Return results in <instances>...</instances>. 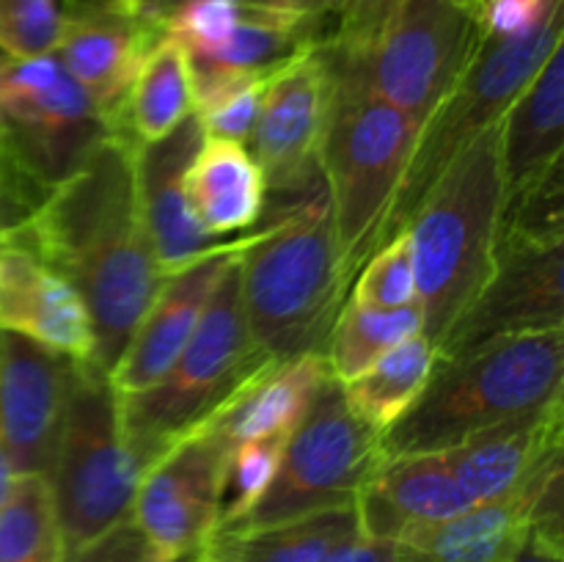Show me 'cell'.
Instances as JSON below:
<instances>
[{
	"label": "cell",
	"instance_id": "60d3db41",
	"mask_svg": "<svg viewBox=\"0 0 564 562\" xmlns=\"http://www.w3.org/2000/svg\"><path fill=\"white\" fill-rule=\"evenodd\" d=\"M510 562H564L562 529L532 523L527 540H523V545L516 551Z\"/></svg>",
	"mask_w": 564,
	"mask_h": 562
},
{
	"label": "cell",
	"instance_id": "44dd1931",
	"mask_svg": "<svg viewBox=\"0 0 564 562\" xmlns=\"http://www.w3.org/2000/svg\"><path fill=\"white\" fill-rule=\"evenodd\" d=\"M0 331L91 361L94 328L80 292L22 248H0Z\"/></svg>",
	"mask_w": 564,
	"mask_h": 562
},
{
	"label": "cell",
	"instance_id": "ab89813d",
	"mask_svg": "<svg viewBox=\"0 0 564 562\" xmlns=\"http://www.w3.org/2000/svg\"><path fill=\"white\" fill-rule=\"evenodd\" d=\"M240 6L262 11V14L281 17V20L314 22L317 25L325 14L339 9V0H240Z\"/></svg>",
	"mask_w": 564,
	"mask_h": 562
},
{
	"label": "cell",
	"instance_id": "4fadbf2b",
	"mask_svg": "<svg viewBox=\"0 0 564 562\" xmlns=\"http://www.w3.org/2000/svg\"><path fill=\"white\" fill-rule=\"evenodd\" d=\"M328 91V66L319 42L268 77L248 143L264 176V207L292 202L323 180L319 143Z\"/></svg>",
	"mask_w": 564,
	"mask_h": 562
},
{
	"label": "cell",
	"instance_id": "f1b7e54d",
	"mask_svg": "<svg viewBox=\"0 0 564 562\" xmlns=\"http://www.w3.org/2000/svg\"><path fill=\"white\" fill-rule=\"evenodd\" d=\"M438 364V347L424 334L391 347L352 380L341 383L347 406L380 435L422 397Z\"/></svg>",
	"mask_w": 564,
	"mask_h": 562
},
{
	"label": "cell",
	"instance_id": "e575fe53",
	"mask_svg": "<svg viewBox=\"0 0 564 562\" xmlns=\"http://www.w3.org/2000/svg\"><path fill=\"white\" fill-rule=\"evenodd\" d=\"M61 28V0H0V53L6 58H39L55 53Z\"/></svg>",
	"mask_w": 564,
	"mask_h": 562
},
{
	"label": "cell",
	"instance_id": "ffe728a7",
	"mask_svg": "<svg viewBox=\"0 0 564 562\" xmlns=\"http://www.w3.org/2000/svg\"><path fill=\"white\" fill-rule=\"evenodd\" d=\"M474 507L441 452L391 455L378 463L356 499L361 534L400 540L411 529L446 521Z\"/></svg>",
	"mask_w": 564,
	"mask_h": 562
},
{
	"label": "cell",
	"instance_id": "d6986e66",
	"mask_svg": "<svg viewBox=\"0 0 564 562\" xmlns=\"http://www.w3.org/2000/svg\"><path fill=\"white\" fill-rule=\"evenodd\" d=\"M562 400L471 435L441 452L474 505L507 499L562 463Z\"/></svg>",
	"mask_w": 564,
	"mask_h": 562
},
{
	"label": "cell",
	"instance_id": "681fc988",
	"mask_svg": "<svg viewBox=\"0 0 564 562\" xmlns=\"http://www.w3.org/2000/svg\"><path fill=\"white\" fill-rule=\"evenodd\" d=\"M3 58H6V55H3V53H0V61H3Z\"/></svg>",
	"mask_w": 564,
	"mask_h": 562
},
{
	"label": "cell",
	"instance_id": "7402d4cb",
	"mask_svg": "<svg viewBox=\"0 0 564 562\" xmlns=\"http://www.w3.org/2000/svg\"><path fill=\"white\" fill-rule=\"evenodd\" d=\"M562 463L551 466L521 494L482 501L446 521L411 529L394 540L397 562H510L527 540L534 505Z\"/></svg>",
	"mask_w": 564,
	"mask_h": 562
},
{
	"label": "cell",
	"instance_id": "2e32d148",
	"mask_svg": "<svg viewBox=\"0 0 564 562\" xmlns=\"http://www.w3.org/2000/svg\"><path fill=\"white\" fill-rule=\"evenodd\" d=\"M77 364L28 336L0 331V439L20 477L53 466Z\"/></svg>",
	"mask_w": 564,
	"mask_h": 562
},
{
	"label": "cell",
	"instance_id": "8fae6325",
	"mask_svg": "<svg viewBox=\"0 0 564 562\" xmlns=\"http://www.w3.org/2000/svg\"><path fill=\"white\" fill-rule=\"evenodd\" d=\"M479 33L477 11L457 0H405L364 53H336L323 39L319 50L330 66L424 127L460 80Z\"/></svg>",
	"mask_w": 564,
	"mask_h": 562
},
{
	"label": "cell",
	"instance_id": "7dc6e473",
	"mask_svg": "<svg viewBox=\"0 0 564 562\" xmlns=\"http://www.w3.org/2000/svg\"><path fill=\"white\" fill-rule=\"evenodd\" d=\"M457 3H463V6H468V9H471V0H457Z\"/></svg>",
	"mask_w": 564,
	"mask_h": 562
},
{
	"label": "cell",
	"instance_id": "52a82bcc",
	"mask_svg": "<svg viewBox=\"0 0 564 562\" xmlns=\"http://www.w3.org/2000/svg\"><path fill=\"white\" fill-rule=\"evenodd\" d=\"M273 361L248 325L235 257L220 273L191 342L169 372L138 395L119 397L127 450L141 474Z\"/></svg>",
	"mask_w": 564,
	"mask_h": 562
},
{
	"label": "cell",
	"instance_id": "4dcf8cb0",
	"mask_svg": "<svg viewBox=\"0 0 564 562\" xmlns=\"http://www.w3.org/2000/svg\"><path fill=\"white\" fill-rule=\"evenodd\" d=\"M61 538L44 474H22L0 507V562H58Z\"/></svg>",
	"mask_w": 564,
	"mask_h": 562
},
{
	"label": "cell",
	"instance_id": "e0dca14e",
	"mask_svg": "<svg viewBox=\"0 0 564 562\" xmlns=\"http://www.w3.org/2000/svg\"><path fill=\"white\" fill-rule=\"evenodd\" d=\"M202 141L204 132L193 110L160 141L135 143L138 209H141L143 229L165 275L209 253L240 251L251 237V231L229 237V240L215 237L193 215L185 196V174Z\"/></svg>",
	"mask_w": 564,
	"mask_h": 562
},
{
	"label": "cell",
	"instance_id": "9c48e42d",
	"mask_svg": "<svg viewBox=\"0 0 564 562\" xmlns=\"http://www.w3.org/2000/svg\"><path fill=\"white\" fill-rule=\"evenodd\" d=\"M44 477L61 554L132 518L141 468L127 450L119 391L94 361L77 364L53 466Z\"/></svg>",
	"mask_w": 564,
	"mask_h": 562
},
{
	"label": "cell",
	"instance_id": "ee69618b",
	"mask_svg": "<svg viewBox=\"0 0 564 562\" xmlns=\"http://www.w3.org/2000/svg\"><path fill=\"white\" fill-rule=\"evenodd\" d=\"M180 3H185V0H147V3L141 6V11H138V14L147 17V20L158 22V25H160V20H163V17L169 14L171 9H176Z\"/></svg>",
	"mask_w": 564,
	"mask_h": 562
},
{
	"label": "cell",
	"instance_id": "30bf717a",
	"mask_svg": "<svg viewBox=\"0 0 564 562\" xmlns=\"http://www.w3.org/2000/svg\"><path fill=\"white\" fill-rule=\"evenodd\" d=\"M383 457L380 433L352 413L341 383L328 375L301 422L286 435L264 494L246 516L218 532H248L314 512L356 507L358 490Z\"/></svg>",
	"mask_w": 564,
	"mask_h": 562
},
{
	"label": "cell",
	"instance_id": "836d02e7",
	"mask_svg": "<svg viewBox=\"0 0 564 562\" xmlns=\"http://www.w3.org/2000/svg\"><path fill=\"white\" fill-rule=\"evenodd\" d=\"M290 433H270L262 435V439L242 441L240 446H235V452L226 461L224 512H220L218 529L235 523L237 518H242L257 505L259 496L264 494V488L273 479L281 450H284L286 435Z\"/></svg>",
	"mask_w": 564,
	"mask_h": 562
},
{
	"label": "cell",
	"instance_id": "f907efd6",
	"mask_svg": "<svg viewBox=\"0 0 564 562\" xmlns=\"http://www.w3.org/2000/svg\"><path fill=\"white\" fill-rule=\"evenodd\" d=\"M154 562H165V560H160V556H158V560H154Z\"/></svg>",
	"mask_w": 564,
	"mask_h": 562
},
{
	"label": "cell",
	"instance_id": "5b68a950",
	"mask_svg": "<svg viewBox=\"0 0 564 562\" xmlns=\"http://www.w3.org/2000/svg\"><path fill=\"white\" fill-rule=\"evenodd\" d=\"M108 136L119 132L53 53L0 61V235L20 229Z\"/></svg>",
	"mask_w": 564,
	"mask_h": 562
},
{
	"label": "cell",
	"instance_id": "1f68e13d",
	"mask_svg": "<svg viewBox=\"0 0 564 562\" xmlns=\"http://www.w3.org/2000/svg\"><path fill=\"white\" fill-rule=\"evenodd\" d=\"M562 163H556L527 191L501 204L499 242L496 246H501V242H529V246L562 242Z\"/></svg>",
	"mask_w": 564,
	"mask_h": 562
},
{
	"label": "cell",
	"instance_id": "83f0119b",
	"mask_svg": "<svg viewBox=\"0 0 564 562\" xmlns=\"http://www.w3.org/2000/svg\"><path fill=\"white\" fill-rule=\"evenodd\" d=\"M196 110L187 53L171 36L149 47L124 102V130L135 143H152L169 136Z\"/></svg>",
	"mask_w": 564,
	"mask_h": 562
},
{
	"label": "cell",
	"instance_id": "d590c367",
	"mask_svg": "<svg viewBox=\"0 0 564 562\" xmlns=\"http://www.w3.org/2000/svg\"><path fill=\"white\" fill-rule=\"evenodd\" d=\"M240 17V0H185L160 20V31L180 42L187 55H198L218 47Z\"/></svg>",
	"mask_w": 564,
	"mask_h": 562
},
{
	"label": "cell",
	"instance_id": "74e56055",
	"mask_svg": "<svg viewBox=\"0 0 564 562\" xmlns=\"http://www.w3.org/2000/svg\"><path fill=\"white\" fill-rule=\"evenodd\" d=\"M158 554L143 538L141 529L132 518L116 523L113 529L102 532L99 538L77 545V549L64 551L58 562H154Z\"/></svg>",
	"mask_w": 564,
	"mask_h": 562
},
{
	"label": "cell",
	"instance_id": "7bdbcfd3",
	"mask_svg": "<svg viewBox=\"0 0 564 562\" xmlns=\"http://www.w3.org/2000/svg\"><path fill=\"white\" fill-rule=\"evenodd\" d=\"M17 477H20V474L14 472V463H11L9 450H6L3 439H0V507L6 505V499H9L11 490H14Z\"/></svg>",
	"mask_w": 564,
	"mask_h": 562
},
{
	"label": "cell",
	"instance_id": "5bb4252c",
	"mask_svg": "<svg viewBox=\"0 0 564 562\" xmlns=\"http://www.w3.org/2000/svg\"><path fill=\"white\" fill-rule=\"evenodd\" d=\"M562 242H501L494 273L471 306L446 331L438 361L471 353L485 342L564 325Z\"/></svg>",
	"mask_w": 564,
	"mask_h": 562
},
{
	"label": "cell",
	"instance_id": "cb8c5ba5",
	"mask_svg": "<svg viewBox=\"0 0 564 562\" xmlns=\"http://www.w3.org/2000/svg\"><path fill=\"white\" fill-rule=\"evenodd\" d=\"M564 149V53L556 47L543 69L499 121L501 187L510 202L545 171L562 163Z\"/></svg>",
	"mask_w": 564,
	"mask_h": 562
},
{
	"label": "cell",
	"instance_id": "7a4b0ae2",
	"mask_svg": "<svg viewBox=\"0 0 564 562\" xmlns=\"http://www.w3.org/2000/svg\"><path fill=\"white\" fill-rule=\"evenodd\" d=\"M237 264L257 345L275 361L325 353L352 281L325 180L292 202L264 207Z\"/></svg>",
	"mask_w": 564,
	"mask_h": 562
},
{
	"label": "cell",
	"instance_id": "d6a6232c",
	"mask_svg": "<svg viewBox=\"0 0 564 562\" xmlns=\"http://www.w3.org/2000/svg\"><path fill=\"white\" fill-rule=\"evenodd\" d=\"M350 298L372 309H402L416 303V262L411 237L397 231L378 246L356 273Z\"/></svg>",
	"mask_w": 564,
	"mask_h": 562
},
{
	"label": "cell",
	"instance_id": "ac0fdd59",
	"mask_svg": "<svg viewBox=\"0 0 564 562\" xmlns=\"http://www.w3.org/2000/svg\"><path fill=\"white\" fill-rule=\"evenodd\" d=\"M240 251L209 253L165 275L152 306L147 309L124 353L108 372L119 397L138 395L169 372L171 364L191 342L220 273Z\"/></svg>",
	"mask_w": 564,
	"mask_h": 562
},
{
	"label": "cell",
	"instance_id": "9a60e30c",
	"mask_svg": "<svg viewBox=\"0 0 564 562\" xmlns=\"http://www.w3.org/2000/svg\"><path fill=\"white\" fill-rule=\"evenodd\" d=\"M160 36L158 22L124 11L113 0H72L64 6V28L53 55L91 97L105 125L127 136V94Z\"/></svg>",
	"mask_w": 564,
	"mask_h": 562
},
{
	"label": "cell",
	"instance_id": "8d00e7d4",
	"mask_svg": "<svg viewBox=\"0 0 564 562\" xmlns=\"http://www.w3.org/2000/svg\"><path fill=\"white\" fill-rule=\"evenodd\" d=\"M402 3L405 0H339L336 31L323 42L336 53H364L386 31Z\"/></svg>",
	"mask_w": 564,
	"mask_h": 562
},
{
	"label": "cell",
	"instance_id": "8992f818",
	"mask_svg": "<svg viewBox=\"0 0 564 562\" xmlns=\"http://www.w3.org/2000/svg\"><path fill=\"white\" fill-rule=\"evenodd\" d=\"M325 66L330 91L319 171L334 207L345 268L356 279L378 248L422 127L356 77L330 66L328 58Z\"/></svg>",
	"mask_w": 564,
	"mask_h": 562
},
{
	"label": "cell",
	"instance_id": "7c38bea8",
	"mask_svg": "<svg viewBox=\"0 0 564 562\" xmlns=\"http://www.w3.org/2000/svg\"><path fill=\"white\" fill-rule=\"evenodd\" d=\"M226 455L202 428L143 468L132 521L165 562H196L224 512Z\"/></svg>",
	"mask_w": 564,
	"mask_h": 562
},
{
	"label": "cell",
	"instance_id": "d4e9b609",
	"mask_svg": "<svg viewBox=\"0 0 564 562\" xmlns=\"http://www.w3.org/2000/svg\"><path fill=\"white\" fill-rule=\"evenodd\" d=\"M185 196L209 235H246L264 213L262 169L246 143L204 138L185 174Z\"/></svg>",
	"mask_w": 564,
	"mask_h": 562
},
{
	"label": "cell",
	"instance_id": "4316f807",
	"mask_svg": "<svg viewBox=\"0 0 564 562\" xmlns=\"http://www.w3.org/2000/svg\"><path fill=\"white\" fill-rule=\"evenodd\" d=\"M356 534H361L356 507H339L275 527L218 532L196 562H328Z\"/></svg>",
	"mask_w": 564,
	"mask_h": 562
},
{
	"label": "cell",
	"instance_id": "3957f363",
	"mask_svg": "<svg viewBox=\"0 0 564 562\" xmlns=\"http://www.w3.org/2000/svg\"><path fill=\"white\" fill-rule=\"evenodd\" d=\"M564 331L485 342L435 364L422 397L380 435L383 455L446 452L482 430L562 400Z\"/></svg>",
	"mask_w": 564,
	"mask_h": 562
},
{
	"label": "cell",
	"instance_id": "ba28073f",
	"mask_svg": "<svg viewBox=\"0 0 564 562\" xmlns=\"http://www.w3.org/2000/svg\"><path fill=\"white\" fill-rule=\"evenodd\" d=\"M556 47H562V0H549L543 17L529 31L516 36L479 33V42L460 80L419 132L411 163L402 176L378 246L402 231L416 204L427 196L446 165L468 143L505 119L507 108L521 97L523 88L543 69Z\"/></svg>",
	"mask_w": 564,
	"mask_h": 562
},
{
	"label": "cell",
	"instance_id": "f35d334b",
	"mask_svg": "<svg viewBox=\"0 0 564 562\" xmlns=\"http://www.w3.org/2000/svg\"><path fill=\"white\" fill-rule=\"evenodd\" d=\"M549 0H485L479 6V28L488 36H516L543 17Z\"/></svg>",
	"mask_w": 564,
	"mask_h": 562
},
{
	"label": "cell",
	"instance_id": "6da1fadb",
	"mask_svg": "<svg viewBox=\"0 0 564 562\" xmlns=\"http://www.w3.org/2000/svg\"><path fill=\"white\" fill-rule=\"evenodd\" d=\"M3 240L80 292L94 328L91 361L110 372L165 281L138 209L135 141L105 138Z\"/></svg>",
	"mask_w": 564,
	"mask_h": 562
},
{
	"label": "cell",
	"instance_id": "f6af8a7d",
	"mask_svg": "<svg viewBox=\"0 0 564 562\" xmlns=\"http://www.w3.org/2000/svg\"><path fill=\"white\" fill-rule=\"evenodd\" d=\"M116 6H121L124 11H132V14H138L141 11V6L147 3V0H113Z\"/></svg>",
	"mask_w": 564,
	"mask_h": 562
},
{
	"label": "cell",
	"instance_id": "f546056e",
	"mask_svg": "<svg viewBox=\"0 0 564 562\" xmlns=\"http://www.w3.org/2000/svg\"><path fill=\"white\" fill-rule=\"evenodd\" d=\"M416 334H422L419 303H408L402 309H372L347 295L345 306L330 328L325 361H328L330 375L339 383H347L364 369L372 367L391 347Z\"/></svg>",
	"mask_w": 564,
	"mask_h": 562
},
{
	"label": "cell",
	"instance_id": "bcb514c9",
	"mask_svg": "<svg viewBox=\"0 0 564 562\" xmlns=\"http://www.w3.org/2000/svg\"><path fill=\"white\" fill-rule=\"evenodd\" d=\"M482 3H485V0H471V9L479 11V6H482Z\"/></svg>",
	"mask_w": 564,
	"mask_h": 562
},
{
	"label": "cell",
	"instance_id": "484cf974",
	"mask_svg": "<svg viewBox=\"0 0 564 562\" xmlns=\"http://www.w3.org/2000/svg\"><path fill=\"white\" fill-rule=\"evenodd\" d=\"M317 42L314 22L281 20L262 11L242 9L235 31L218 47L187 55L193 91L229 77H270Z\"/></svg>",
	"mask_w": 564,
	"mask_h": 562
},
{
	"label": "cell",
	"instance_id": "603a6c76",
	"mask_svg": "<svg viewBox=\"0 0 564 562\" xmlns=\"http://www.w3.org/2000/svg\"><path fill=\"white\" fill-rule=\"evenodd\" d=\"M328 375L325 353H306L290 361L268 364L198 428L209 433L229 461L242 441L290 433Z\"/></svg>",
	"mask_w": 564,
	"mask_h": 562
},
{
	"label": "cell",
	"instance_id": "b9f144b4",
	"mask_svg": "<svg viewBox=\"0 0 564 562\" xmlns=\"http://www.w3.org/2000/svg\"><path fill=\"white\" fill-rule=\"evenodd\" d=\"M328 562H397V549L391 540L356 534L341 549H336Z\"/></svg>",
	"mask_w": 564,
	"mask_h": 562
},
{
	"label": "cell",
	"instance_id": "c3c4849f",
	"mask_svg": "<svg viewBox=\"0 0 564 562\" xmlns=\"http://www.w3.org/2000/svg\"><path fill=\"white\" fill-rule=\"evenodd\" d=\"M6 246V240H3V235H0V248H3Z\"/></svg>",
	"mask_w": 564,
	"mask_h": 562
},
{
	"label": "cell",
	"instance_id": "277c9868",
	"mask_svg": "<svg viewBox=\"0 0 564 562\" xmlns=\"http://www.w3.org/2000/svg\"><path fill=\"white\" fill-rule=\"evenodd\" d=\"M501 198L496 125L446 165L402 226L416 262L422 334L435 347L494 273Z\"/></svg>",
	"mask_w": 564,
	"mask_h": 562
}]
</instances>
